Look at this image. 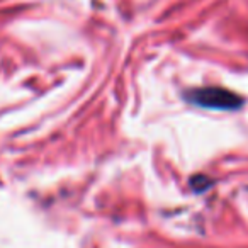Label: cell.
Wrapping results in <instances>:
<instances>
[{
	"mask_svg": "<svg viewBox=\"0 0 248 248\" xmlns=\"http://www.w3.org/2000/svg\"><path fill=\"white\" fill-rule=\"evenodd\" d=\"M190 99L196 104L211 109H228L233 110L241 106L240 95L230 92L226 89H217V87H207V89H197L190 92Z\"/></svg>",
	"mask_w": 248,
	"mask_h": 248,
	"instance_id": "1",
	"label": "cell"
}]
</instances>
